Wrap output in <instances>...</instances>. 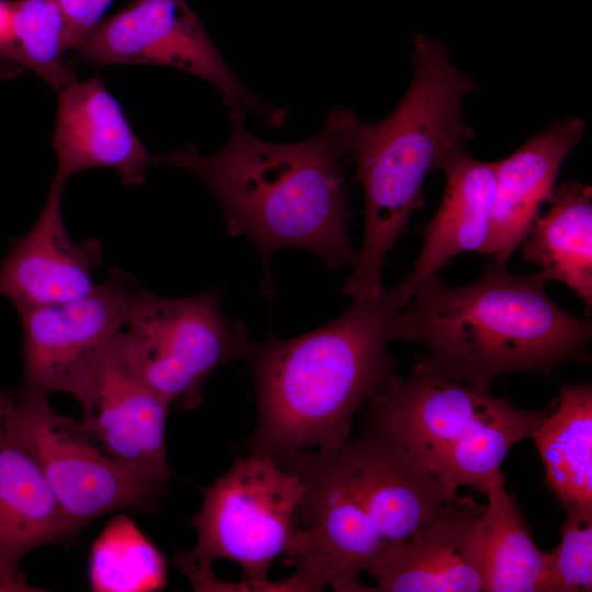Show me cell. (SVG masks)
Masks as SVG:
<instances>
[{"mask_svg": "<svg viewBox=\"0 0 592 592\" xmlns=\"http://www.w3.org/2000/svg\"><path fill=\"white\" fill-rule=\"evenodd\" d=\"M66 181L54 177L45 205L33 227L13 240L0 263V296L18 311L59 304L89 294L103 248L95 238L75 241L61 215Z\"/></svg>", "mask_w": 592, "mask_h": 592, "instance_id": "cell-12", "label": "cell"}, {"mask_svg": "<svg viewBox=\"0 0 592 592\" xmlns=\"http://www.w3.org/2000/svg\"><path fill=\"white\" fill-rule=\"evenodd\" d=\"M546 482L565 509L592 511V388L560 389L557 405L532 433Z\"/></svg>", "mask_w": 592, "mask_h": 592, "instance_id": "cell-19", "label": "cell"}, {"mask_svg": "<svg viewBox=\"0 0 592 592\" xmlns=\"http://www.w3.org/2000/svg\"><path fill=\"white\" fill-rule=\"evenodd\" d=\"M485 494V592H542L547 551L534 543L515 500L504 489V475L492 480Z\"/></svg>", "mask_w": 592, "mask_h": 592, "instance_id": "cell-20", "label": "cell"}, {"mask_svg": "<svg viewBox=\"0 0 592 592\" xmlns=\"http://www.w3.org/2000/svg\"><path fill=\"white\" fill-rule=\"evenodd\" d=\"M371 422L453 493H486L510 448L553 410H523L469 383L413 371L391 374L367 402Z\"/></svg>", "mask_w": 592, "mask_h": 592, "instance_id": "cell-5", "label": "cell"}, {"mask_svg": "<svg viewBox=\"0 0 592 592\" xmlns=\"http://www.w3.org/2000/svg\"><path fill=\"white\" fill-rule=\"evenodd\" d=\"M304 492L301 478L274 459L238 457L204 490L203 505L191 521L196 546L187 555L205 568L217 559L237 562L246 574L241 591L308 592L294 573L269 580L272 562L295 537Z\"/></svg>", "mask_w": 592, "mask_h": 592, "instance_id": "cell-6", "label": "cell"}, {"mask_svg": "<svg viewBox=\"0 0 592 592\" xmlns=\"http://www.w3.org/2000/svg\"><path fill=\"white\" fill-rule=\"evenodd\" d=\"M67 49V23L56 0L12 1L7 58L31 68L58 91L76 81L62 60Z\"/></svg>", "mask_w": 592, "mask_h": 592, "instance_id": "cell-22", "label": "cell"}, {"mask_svg": "<svg viewBox=\"0 0 592 592\" xmlns=\"http://www.w3.org/2000/svg\"><path fill=\"white\" fill-rule=\"evenodd\" d=\"M52 146L57 157L55 177L66 182L82 170L111 168L124 184L138 185L153 163L99 73L58 90Z\"/></svg>", "mask_w": 592, "mask_h": 592, "instance_id": "cell-14", "label": "cell"}, {"mask_svg": "<svg viewBox=\"0 0 592 592\" xmlns=\"http://www.w3.org/2000/svg\"><path fill=\"white\" fill-rule=\"evenodd\" d=\"M89 577L94 591L158 590L167 582V560L133 521L118 516L92 546Z\"/></svg>", "mask_w": 592, "mask_h": 592, "instance_id": "cell-21", "label": "cell"}, {"mask_svg": "<svg viewBox=\"0 0 592 592\" xmlns=\"http://www.w3.org/2000/svg\"><path fill=\"white\" fill-rule=\"evenodd\" d=\"M221 297L219 288L185 298L136 292L125 338L138 374L169 407H197L212 373L251 353L244 323L223 311Z\"/></svg>", "mask_w": 592, "mask_h": 592, "instance_id": "cell-8", "label": "cell"}, {"mask_svg": "<svg viewBox=\"0 0 592 592\" xmlns=\"http://www.w3.org/2000/svg\"><path fill=\"white\" fill-rule=\"evenodd\" d=\"M12 2L0 0V56L5 57L10 42Z\"/></svg>", "mask_w": 592, "mask_h": 592, "instance_id": "cell-25", "label": "cell"}, {"mask_svg": "<svg viewBox=\"0 0 592 592\" xmlns=\"http://www.w3.org/2000/svg\"><path fill=\"white\" fill-rule=\"evenodd\" d=\"M413 80L385 118L364 122L339 107L346 155L356 164L364 191V240L342 293L353 299L382 292L386 257L424 206L425 178L474 138L463 113V98L475 82L454 67L440 39L411 36Z\"/></svg>", "mask_w": 592, "mask_h": 592, "instance_id": "cell-4", "label": "cell"}, {"mask_svg": "<svg viewBox=\"0 0 592 592\" xmlns=\"http://www.w3.org/2000/svg\"><path fill=\"white\" fill-rule=\"evenodd\" d=\"M169 409L138 374L123 330L104 357L91 399L82 408V423L114 457L168 483Z\"/></svg>", "mask_w": 592, "mask_h": 592, "instance_id": "cell-13", "label": "cell"}, {"mask_svg": "<svg viewBox=\"0 0 592 592\" xmlns=\"http://www.w3.org/2000/svg\"><path fill=\"white\" fill-rule=\"evenodd\" d=\"M407 305L396 286L352 305L329 323L299 337L253 344L250 358L258 424L249 454L275 459L316 447L337 451L353 417L394 374L388 353L394 325Z\"/></svg>", "mask_w": 592, "mask_h": 592, "instance_id": "cell-2", "label": "cell"}, {"mask_svg": "<svg viewBox=\"0 0 592 592\" xmlns=\"http://www.w3.org/2000/svg\"><path fill=\"white\" fill-rule=\"evenodd\" d=\"M15 397L0 390V422H2L10 413L15 403Z\"/></svg>", "mask_w": 592, "mask_h": 592, "instance_id": "cell-26", "label": "cell"}, {"mask_svg": "<svg viewBox=\"0 0 592 592\" xmlns=\"http://www.w3.org/2000/svg\"><path fill=\"white\" fill-rule=\"evenodd\" d=\"M78 534L35 458L0 422V591H32L20 571L22 558Z\"/></svg>", "mask_w": 592, "mask_h": 592, "instance_id": "cell-16", "label": "cell"}, {"mask_svg": "<svg viewBox=\"0 0 592 592\" xmlns=\"http://www.w3.org/2000/svg\"><path fill=\"white\" fill-rule=\"evenodd\" d=\"M549 208L523 240V258L548 281L566 284L592 307V190L578 181L554 189Z\"/></svg>", "mask_w": 592, "mask_h": 592, "instance_id": "cell-18", "label": "cell"}, {"mask_svg": "<svg viewBox=\"0 0 592 592\" xmlns=\"http://www.w3.org/2000/svg\"><path fill=\"white\" fill-rule=\"evenodd\" d=\"M440 169L446 180L441 204L424 228L412 270L395 285L407 304L421 284L455 255L481 253L490 231L494 163L473 159L464 151Z\"/></svg>", "mask_w": 592, "mask_h": 592, "instance_id": "cell-17", "label": "cell"}, {"mask_svg": "<svg viewBox=\"0 0 592 592\" xmlns=\"http://www.w3.org/2000/svg\"><path fill=\"white\" fill-rule=\"evenodd\" d=\"M486 505L457 494L369 570L384 592H485Z\"/></svg>", "mask_w": 592, "mask_h": 592, "instance_id": "cell-11", "label": "cell"}, {"mask_svg": "<svg viewBox=\"0 0 592 592\" xmlns=\"http://www.w3.org/2000/svg\"><path fill=\"white\" fill-rule=\"evenodd\" d=\"M546 283L540 272L515 275L496 263L464 286L434 275L399 312L394 340L421 349L413 371L483 388L515 372L587 364L592 323L560 308Z\"/></svg>", "mask_w": 592, "mask_h": 592, "instance_id": "cell-3", "label": "cell"}, {"mask_svg": "<svg viewBox=\"0 0 592 592\" xmlns=\"http://www.w3.org/2000/svg\"><path fill=\"white\" fill-rule=\"evenodd\" d=\"M72 49L99 66L158 65L194 75L220 92L231 119L253 114L278 127L288 113L237 78L185 0H134L102 20Z\"/></svg>", "mask_w": 592, "mask_h": 592, "instance_id": "cell-9", "label": "cell"}, {"mask_svg": "<svg viewBox=\"0 0 592 592\" xmlns=\"http://www.w3.org/2000/svg\"><path fill=\"white\" fill-rule=\"evenodd\" d=\"M585 123L567 116L494 163V192L488 240L481 253L506 265L548 203L561 164L581 141Z\"/></svg>", "mask_w": 592, "mask_h": 592, "instance_id": "cell-15", "label": "cell"}, {"mask_svg": "<svg viewBox=\"0 0 592 592\" xmlns=\"http://www.w3.org/2000/svg\"><path fill=\"white\" fill-rule=\"evenodd\" d=\"M559 545L547 551L542 592H588L592 589V511L565 509Z\"/></svg>", "mask_w": 592, "mask_h": 592, "instance_id": "cell-23", "label": "cell"}, {"mask_svg": "<svg viewBox=\"0 0 592 592\" xmlns=\"http://www.w3.org/2000/svg\"><path fill=\"white\" fill-rule=\"evenodd\" d=\"M2 425L35 458L78 532L115 511L157 509L166 483L114 457L82 421L57 412L47 395L23 389Z\"/></svg>", "mask_w": 592, "mask_h": 592, "instance_id": "cell-7", "label": "cell"}, {"mask_svg": "<svg viewBox=\"0 0 592 592\" xmlns=\"http://www.w3.org/2000/svg\"><path fill=\"white\" fill-rule=\"evenodd\" d=\"M7 57L4 56H0V76H5V75H13L14 71L11 69L10 66H14V64H10L7 61Z\"/></svg>", "mask_w": 592, "mask_h": 592, "instance_id": "cell-27", "label": "cell"}, {"mask_svg": "<svg viewBox=\"0 0 592 592\" xmlns=\"http://www.w3.org/2000/svg\"><path fill=\"white\" fill-rule=\"evenodd\" d=\"M139 286L113 267L87 295L19 311L23 329V389L72 396L83 408L104 357L125 329Z\"/></svg>", "mask_w": 592, "mask_h": 592, "instance_id": "cell-10", "label": "cell"}, {"mask_svg": "<svg viewBox=\"0 0 592 592\" xmlns=\"http://www.w3.org/2000/svg\"><path fill=\"white\" fill-rule=\"evenodd\" d=\"M231 122L230 138L217 153L204 156L187 145L153 157V163L184 168L204 181L224 210L228 232L249 238L259 252L266 294L274 288L272 258L284 248L307 249L332 269L354 265L339 107L317 135L295 144L259 139L243 119Z\"/></svg>", "mask_w": 592, "mask_h": 592, "instance_id": "cell-1", "label": "cell"}, {"mask_svg": "<svg viewBox=\"0 0 592 592\" xmlns=\"http://www.w3.org/2000/svg\"><path fill=\"white\" fill-rule=\"evenodd\" d=\"M67 23L69 48L93 30L114 0H56Z\"/></svg>", "mask_w": 592, "mask_h": 592, "instance_id": "cell-24", "label": "cell"}]
</instances>
